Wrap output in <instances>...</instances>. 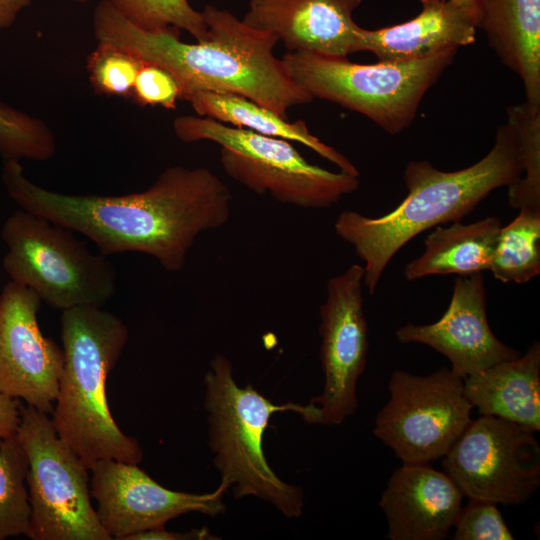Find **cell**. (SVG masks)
Returning <instances> with one entry per match:
<instances>
[{
	"label": "cell",
	"mask_w": 540,
	"mask_h": 540,
	"mask_svg": "<svg viewBox=\"0 0 540 540\" xmlns=\"http://www.w3.org/2000/svg\"><path fill=\"white\" fill-rule=\"evenodd\" d=\"M459 6L469 11L477 20V24L480 16L479 0H452Z\"/></svg>",
	"instance_id": "34"
},
{
	"label": "cell",
	"mask_w": 540,
	"mask_h": 540,
	"mask_svg": "<svg viewBox=\"0 0 540 540\" xmlns=\"http://www.w3.org/2000/svg\"><path fill=\"white\" fill-rule=\"evenodd\" d=\"M522 170L520 143L507 122L498 126L491 150L475 164L442 171L426 160L411 161L403 175L408 194L393 211L376 218L343 211L334 230L364 262L363 286L372 295L407 242L433 226L460 221L493 190L516 183Z\"/></svg>",
	"instance_id": "3"
},
{
	"label": "cell",
	"mask_w": 540,
	"mask_h": 540,
	"mask_svg": "<svg viewBox=\"0 0 540 540\" xmlns=\"http://www.w3.org/2000/svg\"><path fill=\"white\" fill-rule=\"evenodd\" d=\"M201 13L207 38L186 43L180 40L179 29H141L109 0H102L93 13L94 35L98 42L111 43L168 71L178 83L180 99L186 101L198 92L231 93L288 119L289 109L314 100L275 57L276 37L210 4Z\"/></svg>",
	"instance_id": "2"
},
{
	"label": "cell",
	"mask_w": 540,
	"mask_h": 540,
	"mask_svg": "<svg viewBox=\"0 0 540 540\" xmlns=\"http://www.w3.org/2000/svg\"><path fill=\"white\" fill-rule=\"evenodd\" d=\"M73 1H77V2H87V1H90V0H73Z\"/></svg>",
	"instance_id": "35"
},
{
	"label": "cell",
	"mask_w": 540,
	"mask_h": 540,
	"mask_svg": "<svg viewBox=\"0 0 540 540\" xmlns=\"http://www.w3.org/2000/svg\"><path fill=\"white\" fill-rule=\"evenodd\" d=\"M55 152V136L47 124L0 102V156L3 160L46 161Z\"/></svg>",
	"instance_id": "26"
},
{
	"label": "cell",
	"mask_w": 540,
	"mask_h": 540,
	"mask_svg": "<svg viewBox=\"0 0 540 540\" xmlns=\"http://www.w3.org/2000/svg\"><path fill=\"white\" fill-rule=\"evenodd\" d=\"M41 302L34 290L13 281L0 293V393L52 413L64 351L40 330Z\"/></svg>",
	"instance_id": "14"
},
{
	"label": "cell",
	"mask_w": 540,
	"mask_h": 540,
	"mask_svg": "<svg viewBox=\"0 0 540 540\" xmlns=\"http://www.w3.org/2000/svg\"><path fill=\"white\" fill-rule=\"evenodd\" d=\"M497 504L469 499L454 523L455 540H511L513 534L506 525Z\"/></svg>",
	"instance_id": "29"
},
{
	"label": "cell",
	"mask_w": 540,
	"mask_h": 540,
	"mask_svg": "<svg viewBox=\"0 0 540 540\" xmlns=\"http://www.w3.org/2000/svg\"><path fill=\"white\" fill-rule=\"evenodd\" d=\"M131 98L141 106L175 109L180 90L175 78L165 69L143 62L133 86Z\"/></svg>",
	"instance_id": "30"
},
{
	"label": "cell",
	"mask_w": 540,
	"mask_h": 540,
	"mask_svg": "<svg viewBox=\"0 0 540 540\" xmlns=\"http://www.w3.org/2000/svg\"><path fill=\"white\" fill-rule=\"evenodd\" d=\"M32 0H0V29L10 28Z\"/></svg>",
	"instance_id": "33"
},
{
	"label": "cell",
	"mask_w": 540,
	"mask_h": 540,
	"mask_svg": "<svg viewBox=\"0 0 540 540\" xmlns=\"http://www.w3.org/2000/svg\"><path fill=\"white\" fill-rule=\"evenodd\" d=\"M16 437L28 460L32 540H111L92 506L88 468L57 434L52 418L19 404Z\"/></svg>",
	"instance_id": "9"
},
{
	"label": "cell",
	"mask_w": 540,
	"mask_h": 540,
	"mask_svg": "<svg viewBox=\"0 0 540 540\" xmlns=\"http://www.w3.org/2000/svg\"><path fill=\"white\" fill-rule=\"evenodd\" d=\"M1 238L10 281L31 288L50 307H103L115 295L114 265L70 229L19 208L4 221Z\"/></svg>",
	"instance_id": "8"
},
{
	"label": "cell",
	"mask_w": 540,
	"mask_h": 540,
	"mask_svg": "<svg viewBox=\"0 0 540 540\" xmlns=\"http://www.w3.org/2000/svg\"><path fill=\"white\" fill-rule=\"evenodd\" d=\"M463 495L445 472L429 463H403L383 491L379 506L391 540H443L462 508Z\"/></svg>",
	"instance_id": "17"
},
{
	"label": "cell",
	"mask_w": 540,
	"mask_h": 540,
	"mask_svg": "<svg viewBox=\"0 0 540 540\" xmlns=\"http://www.w3.org/2000/svg\"><path fill=\"white\" fill-rule=\"evenodd\" d=\"M129 21L141 29L153 31L175 27L190 33L197 41L207 38V26L201 11L188 0H109Z\"/></svg>",
	"instance_id": "27"
},
{
	"label": "cell",
	"mask_w": 540,
	"mask_h": 540,
	"mask_svg": "<svg viewBox=\"0 0 540 540\" xmlns=\"http://www.w3.org/2000/svg\"><path fill=\"white\" fill-rule=\"evenodd\" d=\"M500 229L497 217L437 227L427 236L423 253L405 266V278L413 281L430 275L466 276L489 270Z\"/></svg>",
	"instance_id": "21"
},
{
	"label": "cell",
	"mask_w": 540,
	"mask_h": 540,
	"mask_svg": "<svg viewBox=\"0 0 540 540\" xmlns=\"http://www.w3.org/2000/svg\"><path fill=\"white\" fill-rule=\"evenodd\" d=\"M61 312L64 365L52 411L57 434L88 469L103 459L139 464L143 450L118 427L106 396L108 375L128 339L127 326L102 307Z\"/></svg>",
	"instance_id": "4"
},
{
	"label": "cell",
	"mask_w": 540,
	"mask_h": 540,
	"mask_svg": "<svg viewBox=\"0 0 540 540\" xmlns=\"http://www.w3.org/2000/svg\"><path fill=\"white\" fill-rule=\"evenodd\" d=\"M185 143L211 141L220 146V163L231 179L257 194L306 209L327 208L355 192L359 177L313 165L287 140L265 136L199 115L173 121Z\"/></svg>",
	"instance_id": "7"
},
{
	"label": "cell",
	"mask_w": 540,
	"mask_h": 540,
	"mask_svg": "<svg viewBox=\"0 0 540 540\" xmlns=\"http://www.w3.org/2000/svg\"><path fill=\"white\" fill-rule=\"evenodd\" d=\"M458 49L405 61L358 64L348 57L287 52L283 65L314 99L333 102L369 118L396 135L415 120L427 91L453 62Z\"/></svg>",
	"instance_id": "6"
},
{
	"label": "cell",
	"mask_w": 540,
	"mask_h": 540,
	"mask_svg": "<svg viewBox=\"0 0 540 540\" xmlns=\"http://www.w3.org/2000/svg\"><path fill=\"white\" fill-rule=\"evenodd\" d=\"M28 460L16 435L0 444V540L27 535L30 526Z\"/></svg>",
	"instance_id": "24"
},
{
	"label": "cell",
	"mask_w": 540,
	"mask_h": 540,
	"mask_svg": "<svg viewBox=\"0 0 540 540\" xmlns=\"http://www.w3.org/2000/svg\"><path fill=\"white\" fill-rule=\"evenodd\" d=\"M479 7L478 28L521 79L525 102L540 109V0H479Z\"/></svg>",
	"instance_id": "20"
},
{
	"label": "cell",
	"mask_w": 540,
	"mask_h": 540,
	"mask_svg": "<svg viewBox=\"0 0 540 540\" xmlns=\"http://www.w3.org/2000/svg\"><path fill=\"white\" fill-rule=\"evenodd\" d=\"M213 540L214 537L208 528L191 529L187 532H170L165 527L139 532L128 537L127 540Z\"/></svg>",
	"instance_id": "32"
},
{
	"label": "cell",
	"mask_w": 540,
	"mask_h": 540,
	"mask_svg": "<svg viewBox=\"0 0 540 540\" xmlns=\"http://www.w3.org/2000/svg\"><path fill=\"white\" fill-rule=\"evenodd\" d=\"M507 122L520 143L523 170L516 183L509 186L510 207L540 208V109L526 102L507 108Z\"/></svg>",
	"instance_id": "25"
},
{
	"label": "cell",
	"mask_w": 540,
	"mask_h": 540,
	"mask_svg": "<svg viewBox=\"0 0 540 540\" xmlns=\"http://www.w3.org/2000/svg\"><path fill=\"white\" fill-rule=\"evenodd\" d=\"M142 64L125 49L99 41L87 58L91 86L98 94L131 98Z\"/></svg>",
	"instance_id": "28"
},
{
	"label": "cell",
	"mask_w": 540,
	"mask_h": 540,
	"mask_svg": "<svg viewBox=\"0 0 540 540\" xmlns=\"http://www.w3.org/2000/svg\"><path fill=\"white\" fill-rule=\"evenodd\" d=\"M388 389L390 397L376 416L373 434L402 463L444 457L472 421L463 377L452 369L426 376L397 369Z\"/></svg>",
	"instance_id": "10"
},
{
	"label": "cell",
	"mask_w": 540,
	"mask_h": 540,
	"mask_svg": "<svg viewBox=\"0 0 540 540\" xmlns=\"http://www.w3.org/2000/svg\"><path fill=\"white\" fill-rule=\"evenodd\" d=\"M534 433L480 415L443 457L444 472L468 499L523 504L540 485V446Z\"/></svg>",
	"instance_id": "11"
},
{
	"label": "cell",
	"mask_w": 540,
	"mask_h": 540,
	"mask_svg": "<svg viewBox=\"0 0 540 540\" xmlns=\"http://www.w3.org/2000/svg\"><path fill=\"white\" fill-rule=\"evenodd\" d=\"M395 335L401 343L424 344L443 354L463 378L521 355L501 342L489 326L481 272L455 278L450 304L438 321L409 323Z\"/></svg>",
	"instance_id": "15"
},
{
	"label": "cell",
	"mask_w": 540,
	"mask_h": 540,
	"mask_svg": "<svg viewBox=\"0 0 540 540\" xmlns=\"http://www.w3.org/2000/svg\"><path fill=\"white\" fill-rule=\"evenodd\" d=\"M364 268L354 264L326 286L320 306V360L324 388L311 399L319 409V424L340 425L358 407L356 386L365 370L369 350L363 309Z\"/></svg>",
	"instance_id": "12"
},
{
	"label": "cell",
	"mask_w": 540,
	"mask_h": 540,
	"mask_svg": "<svg viewBox=\"0 0 540 540\" xmlns=\"http://www.w3.org/2000/svg\"><path fill=\"white\" fill-rule=\"evenodd\" d=\"M89 470L96 513L111 539L127 540L133 534L165 527L186 513L216 516L225 511L227 489L220 484L204 494L174 491L160 485L138 464L113 459L99 460Z\"/></svg>",
	"instance_id": "13"
},
{
	"label": "cell",
	"mask_w": 540,
	"mask_h": 540,
	"mask_svg": "<svg viewBox=\"0 0 540 540\" xmlns=\"http://www.w3.org/2000/svg\"><path fill=\"white\" fill-rule=\"evenodd\" d=\"M419 14L403 23L374 30L358 27L352 54L370 52L378 61L426 58L476 41V18L452 0H419Z\"/></svg>",
	"instance_id": "18"
},
{
	"label": "cell",
	"mask_w": 540,
	"mask_h": 540,
	"mask_svg": "<svg viewBox=\"0 0 540 540\" xmlns=\"http://www.w3.org/2000/svg\"><path fill=\"white\" fill-rule=\"evenodd\" d=\"M2 181L23 209L90 239L110 256L140 252L178 272L196 238L231 215L227 185L206 167L171 166L141 192L119 196L70 195L29 180L18 160H4Z\"/></svg>",
	"instance_id": "1"
},
{
	"label": "cell",
	"mask_w": 540,
	"mask_h": 540,
	"mask_svg": "<svg viewBox=\"0 0 540 540\" xmlns=\"http://www.w3.org/2000/svg\"><path fill=\"white\" fill-rule=\"evenodd\" d=\"M464 394L480 415L540 431V344L519 357L463 378Z\"/></svg>",
	"instance_id": "19"
},
{
	"label": "cell",
	"mask_w": 540,
	"mask_h": 540,
	"mask_svg": "<svg viewBox=\"0 0 540 540\" xmlns=\"http://www.w3.org/2000/svg\"><path fill=\"white\" fill-rule=\"evenodd\" d=\"M519 210L501 227L489 267L503 283H526L540 273V208Z\"/></svg>",
	"instance_id": "23"
},
{
	"label": "cell",
	"mask_w": 540,
	"mask_h": 540,
	"mask_svg": "<svg viewBox=\"0 0 540 540\" xmlns=\"http://www.w3.org/2000/svg\"><path fill=\"white\" fill-rule=\"evenodd\" d=\"M204 408L208 413L209 446L224 488L236 499L254 496L273 505L288 518L301 516L304 493L280 479L268 464L263 435L271 416L280 411L296 412L309 424H319V409L288 402L277 405L252 385L239 387L233 366L217 354L204 377Z\"/></svg>",
	"instance_id": "5"
},
{
	"label": "cell",
	"mask_w": 540,
	"mask_h": 540,
	"mask_svg": "<svg viewBox=\"0 0 540 540\" xmlns=\"http://www.w3.org/2000/svg\"><path fill=\"white\" fill-rule=\"evenodd\" d=\"M187 101L199 116L265 136L298 142L335 164L340 171L356 177L360 175L348 158L313 135L303 120L290 122L248 98L231 93L198 92Z\"/></svg>",
	"instance_id": "22"
},
{
	"label": "cell",
	"mask_w": 540,
	"mask_h": 540,
	"mask_svg": "<svg viewBox=\"0 0 540 540\" xmlns=\"http://www.w3.org/2000/svg\"><path fill=\"white\" fill-rule=\"evenodd\" d=\"M362 1L250 0L242 21L276 37L289 52L348 57L359 27L353 12Z\"/></svg>",
	"instance_id": "16"
},
{
	"label": "cell",
	"mask_w": 540,
	"mask_h": 540,
	"mask_svg": "<svg viewBox=\"0 0 540 540\" xmlns=\"http://www.w3.org/2000/svg\"><path fill=\"white\" fill-rule=\"evenodd\" d=\"M19 399L0 393V444L17 433L20 423Z\"/></svg>",
	"instance_id": "31"
}]
</instances>
